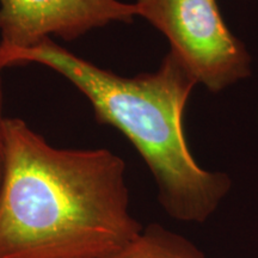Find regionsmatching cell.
Returning a JSON list of instances; mask_svg holds the SVG:
<instances>
[{
	"label": "cell",
	"mask_w": 258,
	"mask_h": 258,
	"mask_svg": "<svg viewBox=\"0 0 258 258\" xmlns=\"http://www.w3.org/2000/svg\"><path fill=\"white\" fill-rule=\"evenodd\" d=\"M3 67L0 66V184H2L3 173L5 164V120L4 116V88H3Z\"/></svg>",
	"instance_id": "cell-6"
},
{
	"label": "cell",
	"mask_w": 258,
	"mask_h": 258,
	"mask_svg": "<svg viewBox=\"0 0 258 258\" xmlns=\"http://www.w3.org/2000/svg\"><path fill=\"white\" fill-rule=\"evenodd\" d=\"M30 63L69 80L89 99L98 123L112 125L131 141L172 219L205 222L230 192V177L202 169L186 144L183 115L198 82L175 51L170 50L156 72L128 78L76 55L53 38L28 49L0 48L3 69Z\"/></svg>",
	"instance_id": "cell-2"
},
{
	"label": "cell",
	"mask_w": 258,
	"mask_h": 258,
	"mask_svg": "<svg viewBox=\"0 0 258 258\" xmlns=\"http://www.w3.org/2000/svg\"><path fill=\"white\" fill-rule=\"evenodd\" d=\"M137 16L135 4L121 0H0V48L28 49L51 36L73 41Z\"/></svg>",
	"instance_id": "cell-4"
},
{
	"label": "cell",
	"mask_w": 258,
	"mask_h": 258,
	"mask_svg": "<svg viewBox=\"0 0 258 258\" xmlns=\"http://www.w3.org/2000/svg\"><path fill=\"white\" fill-rule=\"evenodd\" d=\"M110 258H206L205 253L184 235L150 224L124 249Z\"/></svg>",
	"instance_id": "cell-5"
},
{
	"label": "cell",
	"mask_w": 258,
	"mask_h": 258,
	"mask_svg": "<svg viewBox=\"0 0 258 258\" xmlns=\"http://www.w3.org/2000/svg\"><path fill=\"white\" fill-rule=\"evenodd\" d=\"M138 16L169 38L196 82L220 92L246 78L251 59L224 22L217 0H137Z\"/></svg>",
	"instance_id": "cell-3"
},
{
	"label": "cell",
	"mask_w": 258,
	"mask_h": 258,
	"mask_svg": "<svg viewBox=\"0 0 258 258\" xmlns=\"http://www.w3.org/2000/svg\"><path fill=\"white\" fill-rule=\"evenodd\" d=\"M4 133L0 258H110L141 233L121 157L55 147L18 117Z\"/></svg>",
	"instance_id": "cell-1"
}]
</instances>
